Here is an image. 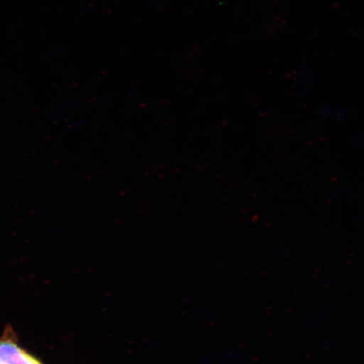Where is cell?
<instances>
[{
    "mask_svg": "<svg viewBox=\"0 0 364 364\" xmlns=\"http://www.w3.org/2000/svg\"><path fill=\"white\" fill-rule=\"evenodd\" d=\"M0 364H43L11 341H0Z\"/></svg>",
    "mask_w": 364,
    "mask_h": 364,
    "instance_id": "6da1fadb",
    "label": "cell"
}]
</instances>
